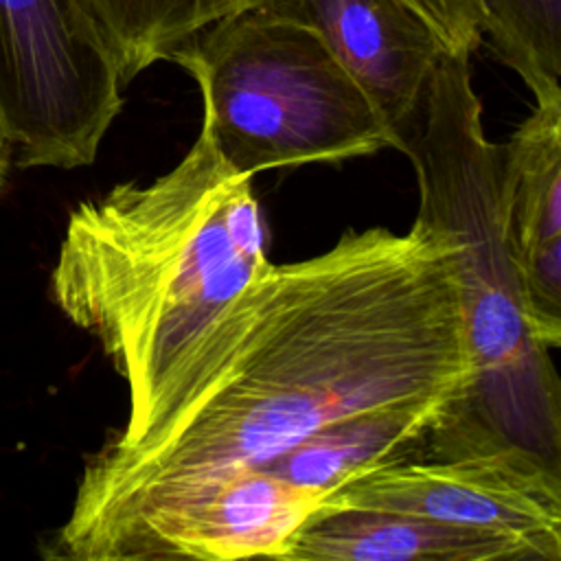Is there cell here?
Returning <instances> with one entry per match:
<instances>
[{
  "mask_svg": "<svg viewBox=\"0 0 561 561\" xmlns=\"http://www.w3.org/2000/svg\"><path fill=\"white\" fill-rule=\"evenodd\" d=\"M167 61L197 83L202 125L237 173L394 149L392 131L327 42L270 2L215 20Z\"/></svg>",
  "mask_w": 561,
  "mask_h": 561,
  "instance_id": "4",
  "label": "cell"
},
{
  "mask_svg": "<svg viewBox=\"0 0 561 561\" xmlns=\"http://www.w3.org/2000/svg\"><path fill=\"white\" fill-rule=\"evenodd\" d=\"M482 37L533 92L535 105L561 103V0H480Z\"/></svg>",
  "mask_w": 561,
  "mask_h": 561,
  "instance_id": "13",
  "label": "cell"
},
{
  "mask_svg": "<svg viewBox=\"0 0 561 561\" xmlns=\"http://www.w3.org/2000/svg\"><path fill=\"white\" fill-rule=\"evenodd\" d=\"M309 24L353 75L394 136L414 116L447 50L403 0H265Z\"/></svg>",
  "mask_w": 561,
  "mask_h": 561,
  "instance_id": "8",
  "label": "cell"
},
{
  "mask_svg": "<svg viewBox=\"0 0 561 561\" xmlns=\"http://www.w3.org/2000/svg\"><path fill=\"white\" fill-rule=\"evenodd\" d=\"M460 403L412 401L359 412L316 430L261 469L322 497L366 471L419 456L427 434Z\"/></svg>",
  "mask_w": 561,
  "mask_h": 561,
  "instance_id": "10",
  "label": "cell"
},
{
  "mask_svg": "<svg viewBox=\"0 0 561 561\" xmlns=\"http://www.w3.org/2000/svg\"><path fill=\"white\" fill-rule=\"evenodd\" d=\"M259 2L265 0H85L125 85L215 20Z\"/></svg>",
  "mask_w": 561,
  "mask_h": 561,
  "instance_id": "12",
  "label": "cell"
},
{
  "mask_svg": "<svg viewBox=\"0 0 561 561\" xmlns=\"http://www.w3.org/2000/svg\"><path fill=\"white\" fill-rule=\"evenodd\" d=\"M123 88L85 0H0V138L13 164H92Z\"/></svg>",
  "mask_w": 561,
  "mask_h": 561,
  "instance_id": "5",
  "label": "cell"
},
{
  "mask_svg": "<svg viewBox=\"0 0 561 561\" xmlns=\"http://www.w3.org/2000/svg\"><path fill=\"white\" fill-rule=\"evenodd\" d=\"M267 263L252 178L199 125L173 169L70 213L50 296L125 379L131 419L180 348Z\"/></svg>",
  "mask_w": 561,
  "mask_h": 561,
  "instance_id": "2",
  "label": "cell"
},
{
  "mask_svg": "<svg viewBox=\"0 0 561 561\" xmlns=\"http://www.w3.org/2000/svg\"><path fill=\"white\" fill-rule=\"evenodd\" d=\"M436 31L440 42L451 53L473 55L482 37L480 0H403Z\"/></svg>",
  "mask_w": 561,
  "mask_h": 561,
  "instance_id": "14",
  "label": "cell"
},
{
  "mask_svg": "<svg viewBox=\"0 0 561 561\" xmlns=\"http://www.w3.org/2000/svg\"><path fill=\"white\" fill-rule=\"evenodd\" d=\"M9 167H11V158H9V151H7V147H4V142H2V138H0V193H2V188H4V184H7Z\"/></svg>",
  "mask_w": 561,
  "mask_h": 561,
  "instance_id": "15",
  "label": "cell"
},
{
  "mask_svg": "<svg viewBox=\"0 0 561 561\" xmlns=\"http://www.w3.org/2000/svg\"><path fill=\"white\" fill-rule=\"evenodd\" d=\"M320 495L263 471L239 469L151 500L96 526L57 561L280 559Z\"/></svg>",
  "mask_w": 561,
  "mask_h": 561,
  "instance_id": "7",
  "label": "cell"
},
{
  "mask_svg": "<svg viewBox=\"0 0 561 561\" xmlns=\"http://www.w3.org/2000/svg\"><path fill=\"white\" fill-rule=\"evenodd\" d=\"M318 508H386L495 530L561 561V471L504 440H443L324 493ZM316 508V511H318Z\"/></svg>",
  "mask_w": 561,
  "mask_h": 561,
  "instance_id": "6",
  "label": "cell"
},
{
  "mask_svg": "<svg viewBox=\"0 0 561 561\" xmlns=\"http://www.w3.org/2000/svg\"><path fill=\"white\" fill-rule=\"evenodd\" d=\"M456 245L414 219L346 230L261 267L171 359L142 410L85 460L42 554L151 500L261 467L340 419L473 386Z\"/></svg>",
  "mask_w": 561,
  "mask_h": 561,
  "instance_id": "1",
  "label": "cell"
},
{
  "mask_svg": "<svg viewBox=\"0 0 561 561\" xmlns=\"http://www.w3.org/2000/svg\"><path fill=\"white\" fill-rule=\"evenodd\" d=\"M394 149L416 171V219L456 245L476 373L456 412L561 471V381L524 318L506 237L504 149L484 134L471 55H440Z\"/></svg>",
  "mask_w": 561,
  "mask_h": 561,
  "instance_id": "3",
  "label": "cell"
},
{
  "mask_svg": "<svg viewBox=\"0 0 561 561\" xmlns=\"http://www.w3.org/2000/svg\"><path fill=\"white\" fill-rule=\"evenodd\" d=\"M504 149V210L513 265L561 248V103L533 105Z\"/></svg>",
  "mask_w": 561,
  "mask_h": 561,
  "instance_id": "11",
  "label": "cell"
},
{
  "mask_svg": "<svg viewBox=\"0 0 561 561\" xmlns=\"http://www.w3.org/2000/svg\"><path fill=\"white\" fill-rule=\"evenodd\" d=\"M278 561H541L526 541L386 508H318Z\"/></svg>",
  "mask_w": 561,
  "mask_h": 561,
  "instance_id": "9",
  "label": "cell"
}]
</instances>
